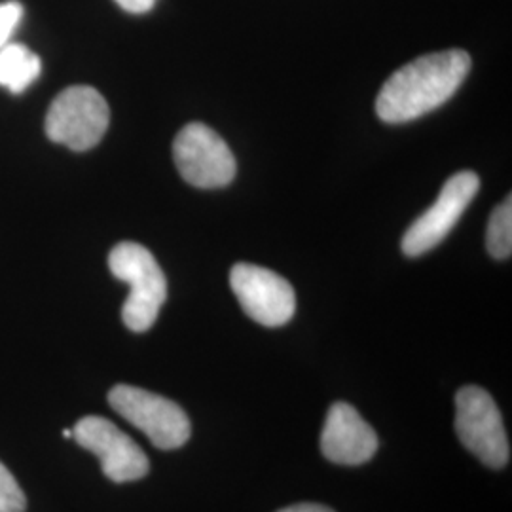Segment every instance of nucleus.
<instances>
[{"label": "nucleus", "mask_w": 512, "mask_h": 512, "mask_svg": "<svg viewBox=\"0 0 512 512\" xmlns=\"http://www.w3.org/2000/svg\"><path fill=\"white\" fill-rule=\"evenodd\" d=\"M471 57L463 50L421 55L387 78L376 99L385 124H404L439 109L467 78Z\"/></svg>", "instance_id": "1"}, {"label": "nucleus", "mask_w": 512, "mask_h": 512, "mask_svg": "<svg viewBox=\"0 0 512 512\" xmlns=\"http://www.w3.org/2000/svg\"><path fill=\"white\" fill-rule=\"evenodd\" d=\"M112 275L128 283L131 293L122 308V319L133 332H147L158 319L167 298V279L147 247L122 241L109 255Z\"/></svg>", "instance_id": "2"}, {"label": "nucleus", "mask_w": 512, "mask_h": 512, "mask_svg": "<svg viewBox=\"0 0 512 512\" xmlns=\"http://www.w3.org/2000/svg\"><path fill=\"white\" fill-rule=\"evenodd\" d=\"M110 124L105 97L92 86H71L59 93L46 114V135L57 145L84 152L97 147Z\"/></svg>", "instance_id": "3"}, {"label": "nucleus", "mask_w": 512, "mask_h": 512, "mask_svg": "<svg viewBox=\"0 0 512 512\" xmlns=\"http://www.w3.org/2000/svg\"><path fill=\"white\" fill-rule=\"evenodd\" d=\"M109 403L116 414L141 429L160 450H175L190 439V420L183 408L162 395L133 385H114Z\"/></svg>", "instance_id": "4"}, {"label": "nucleus", "mask_w": 512, "mask_h": 512, "mask_svg": "<svg viewBox=\"0 0 512 512\" xmlns=\"http://www.w3.org/2000/svg\"><path fill=\"white\" fill-rule=\"evenodd\" d=\"M456 431L463 446L486 467L501 469L511 459L509 437L492 395L467 385L456 395Z\"/></svg>", "instance_id": "5"}, {"label": "nucleus", "mask_w": 512, "mask_h": 512, "mask_svg": "<svg viewBox=\"0 0 512 512\" xmlns=\"http://www.w3.org/2000/svg\"><path fill=\"white\" fill-rule=\"evenodd\" d=\"M175 165L184 181L196 188H222L236 177V158L217 131L194 122L173 143Z\"/></svg>", "instance_id": "6"}, {"label": "nucleus", "mask_w": 512, "mask_h": 512, "mask_svg": "<svg viewBox=\"0 0 512 512\" xmlns=\"http://www.w3.org/2000/svg\"><path fill=\"white\" fill-rule=\"evenodd\" d=\"M478 188L480 179L473 171H459L452 175L442 186L437 202L406 230L401 243L404 255L414 258L435 249L458 224L469 203L475 200Z\"/></svg>", "instance_id": "7"}, {"label": "nucleus", "mask_w": 512, "mask_h": 512, "mask_svg": "<svg viewBox=\"0 0 512 512\" xmlns=\"http://www.w3.org/2000/svg\"><path fill=\"white\" fill-rule=\"evenodd\" d=\"M230 287L243 311L264 327H283L293 319V285L268 268L239 262L230 272Z\"/></svg>", "instance_id": "8"}, {"label": "nucleus", "mask_w": 512, "mask_h": 512, "mask_svg": "<svg viewBox=\"0 0 512 512\" xmlns=\"http://www.w3.org/2000/svg\"><path fill=\"white\" fill-rule=\"evenodd\" d=\"M73 437L99 458L103 475L116 484L139 480L150 471V461L141 446L107 418H82L74 425Z\"/></svg>", "instance_id": "9"}, {"label": "nucleus", "mask_w": 512, "mask_h": 512, "mask_svg": "<svg viewBox=\"0 0 512 512\" xmlns=\"http://www.w3.org/2000/svg\"><path fill=\"white\" fill-rule=\"evenodd\" d=\"M321 450L332 463L363 465L378 452V435L353 406L332 404L321 433Z\"/></svg>", "instance_id": "10"}, {"label": "nucleus", "mask_w": 512, "mask_h": 512, "mask_svg": "<svg viewBox=\"0 0 512 512\" xmlns=\"http://www.w3.org/2000/svg\"><path fill=\"white\" fill-rule=\"evenodd\" d=\"M42 63L23 44H6L0 48V86L10 93H23L40 76Z\"/></svg>", "instance_id": "11"}, {"label": "nucleus", "mask_w": 512, "mask_h": 512, "mask_svg": "<svg viewBox=\"0 0 512 512\" xmlns=\"http://www.w3.org/2000/svg\"><path fill=\"white\" fill-rule=\"evenodd\" d=\"M486 247L497 260H505L512 253V200L511 196L495 207L488 220Z\"/></svg>", "instance_id": "12"}, {"label": "nucleus", "mask_w": 512, "mask_h": 512, "mask_svg": "<svg viewBox=\"0 0 512 512\" xmlns=\"http://www.w3.org/2000/svg\"><path fill=\"white\" fill-rule=\"evenodd\" d=\"M27 497L19 488L18 480L0 463V512H23Z\"/></svg>", "instance_id": "13"}, {"label": "nucleus", "mask_w": 512, "mask_h": 512, "mask_svg": "<svg viewBox=\"0 0 512 512\" xmlns=\"http://www.w3.org/2000/svg\"><path fill=\"white\" fill-rule=\"evenodd\" d=\"M23 18V6L18 0H8L0 4V48L10 42V37L18 29Z\"/></svg>", "instance_id": "14"}, {"label": "nucleus", "mask_w": 512, "mask_h": 512, "mask_svg": "<svg viewBox=\"0 0 512 512\" xmlns=\"http://www.w3.org/2000/svg\"><path fill=\"white\" fill-rule=\"evenodd\" d=\"M116 4L129 14H147L154 8L156 0H116Z\"/></svg>", "instance_id": "15"}, {"label": "nucleus", "mask_w": 512, "mask_h": 512, "mask_svg": "<svg viewBox=\"0 0 512 512\" xmlns=\"http://www.w3.org/2000/svg\"><path fill=\"white\" fill-rule=\"evenodd\" d=\"M279 512H334L325 505H317V503H300V505H293V507H287L283 511Z\"/></svg>", "instance_id": "16"}, {"label": "nucleus", "mask_w": 512, "mask_h": 512, "mask_svg": "<svg viewBox=\"0 0 512 512\" xmlns=\"http://www.w3.org/2000/svg\"><path fill=\"white\" fill-rule=\"evenodd\" d=\"M63 437H65V439H73V431H71V429H65V431H63Z\"/></svg>", "instance_id": "17"}]
</instances>
